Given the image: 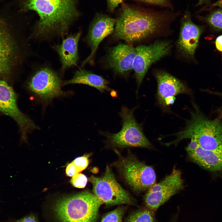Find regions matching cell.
I'll use <instances>...</instances> for the list:
<instances>
[{
  "label": "cell",
  "instance_id": "8fae6325",
  "mask_svg": "<svg viewBox=\"0 0 222 222\" xmlns=\"http://www.w3.org/2000/svg\"><path fill=\"white\" fill-rule=\"evenodd\" d=\"M171 47L169 42L157 40L150 45H140L135 48L133 69L138 84L137 92L150 66L167 55Z\"/></svg>",
  "mask_w": 222,
  "mask_h": 222
},
{
  "label": "cell",
  "instance_id": "44dd1931",
  "mask_svg": "<svg viewBox=\"0 0 222 222\" xmlns=\"http://www.w3.org/2000/svg\"><path fill=\"white\" fill-rule=\"evenodd\" d=\"M126 206H121L105 215L101 222H122Z\"/></svg>",
  "mask_w": 222,
  "mask_h": 222
},
{
  "label": "cell",
  "instance_id": "ba28073f",
  "mask_svg": "<svg viewBox=\"0 0 222 222\" xmlns=\"http://www.w3.org/2000/svg\"><path fill=\"white\" fill-rule=\"evenodd\" d=\"M119 157L115 165L126 183L136 192L148 189L156 183L154 169L133 155L123 157L116 151Z\"/></svg>",
  "mask_w": 222,
  "mask_h": 222
},
{
  "label": "cell",
  "instance_id": "d6986e66",
  "mask_svg": "<svg viewBox=\"0 0 222 222\" xmlns=\"http://www.w3.org/2000/svg\"><path fill=\"white\" fill-rule=\"evenodd\" d=\"M73 84H82L93 87L101 92L110 91L109 82L102 76L85 69L77 70L71 79L63 82V86Z\"/></svg>",
  "mask_w": 222,
  "mask_h": 222
},
{
  "label": "cell",
  "instance_id": "5b68a950",
  "mask_svg": "<svg viewBox=\"0 0 222 222\" xmlns=\"http://www.w3.org/2000/svg\"><path fill=\"white\" fill-rule=\"evenodd\" d=\"M20 32L0 22V79L7 82L23 62L25 47Z\"/></svg>",
  "mask_w": 222,
  "mask_h": 222
},
{
  "label": "cell",
  "instance_id": "1f68e13d",
  "mask_svg": "<svg viewBox=\"0 0 222 222\" xmlns=\"http://www.w3.org/2000/svg\"><path fill=\"white\" fill-rule=\"evenodd\" d=\"M212 6H214L222 7V0H218L215 3H214Z\"/></svg>",
  "mask_w": 222,
  "mask_h": 222
},
{
  "label": "cell",
  "instance_id": "9c48e42d",
  "mask_svg": "<svg viewBox=\"0 0 222 222\" xmlns=\"http://www.w3.org/2000/svg\"><path fill=\"white\" fill-rule=\"evenodd\" d=\"M88 179L92 184L93 193L107 205L134 203L133 198L118 183L108 165L103 175L100 177L91 175Z\"/></svg>",
  "mask_w": 222,
  "mask_h": 222
},
{
  "label": "cell",
  "instance_id": "7402d4cb",
  "mask_svg": "<svg viewBox=\"0 0 222 222\" xmlns=\"http://www.w3.org/2000/svg\"><path fill=\"white\" fill-rule=\"evenodd\" d=\"M207 21L214 28L222 30V10H216L208 17Z\"/></svg>",
  "mask_w": 222,
  "mask_h": 222
},
{
  "label": "cell",
  "instance_id": "2e32d148",
  "mask_svg": "<svg viewBox=\"0 0 222 222\" xmlns=\"http://www.w3.org/2000/svg\"><path fill=\"white\" fill-rule=\"evenodd\" d=\"M201 32L199 27L192 21L190 13L186 12L181 20L177 42L179 51L184 56L189 58L194 56Z\"/></svg>",
  "mask_w": 222,
  "mask_h": 222
},
{
  "label": "cell",
  "instance_id": "484cf974",
  "mask_svg": "<svg viewBox=\"0 0 222 222\" xmlns=\"http://www.w3.org/2000/svg\"><path fill=\"white\" fill-rule=\"evenodd\" d=\"M143 2L150 4H154L162 6H168L169 3L168 0H132Z\"/></svg>",
  "mask_w": 222,
  "mask_h": 222
},
{
  "label": "cell",
  "instance_id": "4316f807",
  "mask_svg": "<svg viewBox=\"0 0 222 222\" xmlns=\"http://www.w3.org/2000/svg\"><path fill=\"white\" fill-rule=\"evenodd\" d=\"M123 0H106L108 10L110 13L114 12L118 5L123 3Z\"/></svg>",
  "mask_w": 222,
  "mask_h": 222
},
{
  "label": "cell",
  "instance_id": "277c9868",
  "mask_svg": "<svg viewBox=\"0 0 222 222\" xmlns=\"http://www.w3.org/2000/svg\"><path fill=\"white\" fill-rule=\"evenodd\" d=\"M194 109L190 111L191 118L187 121L183 130L173 134L177 137L175 140L167 145L176 143L186 138H194L199 146L209 150H222V121L216 118L211 120L202 113L194 104Z\"/></svg>",
  "mask_w": 222,
  "mask_h": 222
},
{
  "label": "cell",
  "instance_id": "f546056e",
  "mask_svg": "<svg viewBox=\"0 0 222 222\" xmlns=\"http://www.w3.org/2000/svg\"><path fill=\"white\" fill-rule=\"evenodd\" d=\"M14 222H38L35 216L31 215H28Z\"/></svg>",
  "mask_w": 222,
  "mask_h": 222
},
{
  "label": "cell",
  "instance_id": "6da1fadb",
  "mask_svg": "<svg viewBox=\"0 0 222 222\" xmlns=\"http://www.w3.org/2000/svg\"><path fill=\"white\" fill-rule=\"evenodd\" d=\"M76 2V0H26V10L35 11L39 18L30 37L45 40L65 36L79 15Z\"/></svg>",
  "mask_w": 222,
  "mask_h": 222
},
{
  "label": "cell",
  "instance_id": "7c38bea8",
  "mask_svg": "<svg viewBox=\"0 0 222 222\" xmlns=\"http://www.w3.org/2000/svg\"><path fill=\"white\" fill-rule=\"evenodd\" d=\"M183 188L181 173L174 168L170 175L148 189L144 197L145 203L150 209L155 210Z\"/></svg>",
  "mask_w": 222,
  "mask_h": 222
},
{
  "label": "cell",
  "instance_id": "d4e9b609",
  "mask_svg": "<svg viewBox=\"0 0 222 222\" xmlns=\"http://www.w3.org/2000/svg\"><path fill=\"white\" fill-rule=\"evenodd\" d=\"M81 172L79 169L72 162L69 164L66 169L67 175L69 177H72L75 174Z\"/></svg>",
  "mask_w": 222,
  "mask_h": 222
},
{
  "label": "cell",
  "instance_id": "f1b7e54d",
  "mask_svg": "<svg viewBox=\"0 0 222 222\" xmlns=\"http://www.w3.org/2000/svg\"><path fill=\"white\" fill-rule=\"evenodd\" d=\"M208 93L220 97L222 98V92H218L212 91L210 90L207 91ZM218 116L216 118L218 119H221L222 118V106L219 108L217 111Z\"/></svg>",
  "mask_w": 222,
  "mask_h": 222
},
{
  "label": "cell",
  "instance_id": "3957f363",
  "mask_svg": "<svg viewBox=\"0 0 222 222\" xmlns=\"http://www.w3.org/2000/svg\"><path fill=\"white\" fill-rule=\"evenodd\" d=\"M103 204L94 194L85 191L59 198L52 208L59 222H95Z\"/></svg>",
  "mask_w": 222,
  "mask_h": 222
},
{
  "label": "cell",
  "instance_id": "83f0119b",
  "mask_svg": "<svg viewBox=\"0 0 222 222\" xmlns=\"http://www.w3.org/2000/svg\"><path fill=\"white\" fill-rule=\"evenodd\" d=\"M191 139L190 142L186 148L187 153L194 151L199 146L198 141L196 138H192Z\"/></svg>",
  "mask_w": 222,
  "mask_h": 222
},
{
  "label": "cell",
  "instance_id": "e0dca14e",
  "mask_svg": "<svg viewBox=\"0 0 222 222\" xmlns=\"http://www.w3.org/2000/svg\"><path fill=\"white\" fill-rule=\"evenodd\" d=\"M81 32L71 34L64 39L60 44L52 47L58 54L62 66L61 71L76 65L79 57L78 46Z\"/></svg>",
  "mask_w": 222,
  "mask_h": 222
},
{
  "label": "cell",
  "instance_id": "8992f818",
  "mask_svg": "<svg viewBox=\"0 0 222 222\" xmlns=\"http://www.w3.org/2000/svg\"><path fill=\"white\" fill-rule=\"evenodd\" d=\"M136 107L130 109L122 106L119 113L122 120L121 130L116 134L101 131L107 138V141L112 146L120 148L140 147L151 149L153 146L144 135L142 126L138 123L134 115Z\"/></svg>",
  "mask_w": 222,
  "mask_h": 222
},
{
  "label": "cell",
  "instance_id": "603a6c76",
  "mask_svg": "<svg viewBox=\"0 0 222 222\" xmlns=\"http://www.w3.org/2000/svg\"><path fill=\"white\" fill-rule=\"evenodd\" d=\"M87 181L86 176L84 174L79 173L73 176L70 182L74 187L82 188L86 186Z\"/></svg>",
  "mask_w": 222,
  "mask_h": 222
},
{
  "label": "cell",
  "instance_id": "4fadbf2b",
  "mask_svg": "<svg viewBox=\"0 0 222 222\" xmlns=\"http://www.w3.org/2000/svg\"><path fill=\"white\" fill-rule=\"evenodd\" d=\"M115 19L109 15L97 13L90 25L86 36V41L90 47L89 56L82 62L84 66L88 63H93L94 57L100 43L113 32Z\"/></svg>",
  "mask_w": 222,
  "mask_h": 222
},
{
  "label": "cell",
  "instance_id": "ffe728a7",
  "mask_svg": "<svg viewBox=\"0 0 222 222\" xmlns=\"http://www.w3.org/2000/svg\"><path fill=\"white\" fill-rule=\"evenodd\" d=\"M125 222H154V221L150 211L147 209H143L132 213Z\"/></svg>",
  "mask_w": 222,
  "mask_h": 222
},
{
  "label": "cell",
  "instance_id": "ac0fdd59",
  "mask_svg": "<svg viewBox=\"0 0 222 222\" xmlns=\"http://www.w3.org/2000/svg\"><path fill=\"white\" fill-rule=\"evenodd\" d=\"M190 159L202 168L212 172L222 171V150H207L199 145L187 153Z\"/></svg>",
  "mask_w": 222,
  "mask_h": 222
},
{
  "label": "cell",
  "instance_id": "5bb4252c",
  "mask_svg": "<svg viewBox=\"0 0 222 222\" xmlns=\"http://www.w3.org/2000/svg\"><path fill=\"white\" fill-rule=\"evenodd\" d=\"M155 76L158 84L157 98L163 107L173 104L177 95L190 93V90L184 84L166 72H156Z\"/></svg>",
  "mask_w": 222,
  "mask_h": 222
},
{
  "label": "cell",
  "instance_id": "d6a6232c",
  "mask_svg": "<svg viewBox=\"0 0 222 222\" xmlns=\"http://www.w3.org/2000/svg\"><path fill=\"white\" fill-rule=\"evenodd\" d=\"M208 0H199V4H202L203 3L207 1Z\"/></svg>",
  "mask_w": 222,
  "mask_h": 222
},
{
  "label": "cell",
  "instance_id": "cb8c5ba5",
  "mask_svg": "<svg viewBox=\"0 0 222 222\" xmlns=\"http://www.w3.org/2000/svg\"><path fill=\"white\" fill-rule=\"evenodd\" d=\"M90 155L85 154L82 156L76 158L72 162L81 171L84 170L89 164V159Z\"/></svg>",
  "mask_w": 222,
  "mask_h": 222
},
{
  "label": "cell",
  "instance_id": "52a82bcc",
  "mask_svg": "<svg viewBox=\"0 0 222 222\" xmlns=\"http://www.w3.org/2000/svg\"><path fill=\"white\" fill-rule=\"evenodd\" d=\"M63 84L56 71L49 67L43 66L32 73L27 81L26 86L35 97L47 102L55 98L72 93L71 92L62 90Z\"/></svg>",
  "mask_w": 222,
  "mask_h": 222
},
{
  "label": "cell",
  "instance_id": "9a60e30c",
  "mask_svg": "<svg viewBox=\"0 0 222 222\" xmlns=\"http://www.w3.org/2000/svg\"><path fill=\"white\" fill-rule=\"evenodd\" d=\"M135 48L120 43L110 48L105 57L106 65L116 74L124 75L133 69Z\"/></svg>",
  "mask_w": 222,
  "mask_h": 222
},
{
  "label": "cell",
  "instance_id": "4dcf8cb0",
  "mask_svg": "<svg viewBox=\"0 0 222 222\" xmlns=\"http://www.w3.org/2000/svg\"><path fill=\"white\" fill-rule=\"evenodd\" d=\"M215 45L217 49L222 52V35L218 36L215 41Z\"/></svg>",
  "mask_w": 222,
  "mask_h": 222
},
{
  "label": "cell",
  "instance_id": "7a4b0ae2",
  "mask_svg": "<svg viewBox=\"0 0 222 222\" xmlns=\"http://www.w3.org/2000/svg\"><path fill=\"white\" fill-rule=\"evenodd\" d=\"M115 19L114 36L128 43L141 41L158 32L165 23V16L125 3Z\"/></svg>",
  "mask_w": 222,
  "mask_h": 222
},
{
  "label": "cell",
  "instance_id": "30bf717a",
  "mask_svg": "<svg viewBox=\"0 0 222 222\" xmlns=\"http://www.w3.org/2000/svg\"><path fill=\"white\" fill-rule=\"evenodd\" d=\"M0 112L9 116L17 123L22 140L26 141L27 134L39 128L23 113L17 105V96L6 81L0 79Z\"/></svg>",
  "mask_w": 222,
  "mask_h": 222
}]
</instances>
